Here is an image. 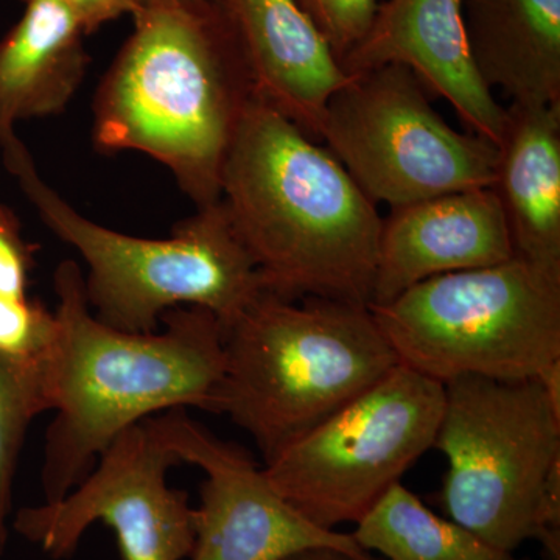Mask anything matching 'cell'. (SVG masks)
<instances>
[{"instance_id": "44dd1931", "label": "cell", "mask_w": 560, "mask_h": 560, "mask_svg": "<svg viewBox=\"0 0 560 560\" xmlns=\"http://www.w3.org/2000/svg\"><path fill=\"white\" fill-rule=\"evenodd\" d=\"M311 18L337 60L360 43L370 31L378 0H296Z\"/></svg>"}, {"instance_id": "8992f818", "label": "cell", "mask_w": 560, "mask_h": 560, "mask_svg": "<svg viewBox=\"0 0 560 560\" xmlns=\"http://www.w3.org/2000/svg\"><path fill=\"white\" fill-rule=\"evenodd\" d=\"M370 308L399 363L442 385L530 381L560 360V280L517 257L423 280Z\"/></svg>"}, {"instance_id": "ac0fdd59", "label": "cell", "mask_w": 560, "mask_h": 560, "mask_svg": "<svg viewBox=\"0 0 560 560\" xmlns=\"http://www.w3.org/2000/svg\"><path fill=\"white\" fill-rule=\"evenodd\" d=\"M352 536L363 550L388 560H525L434 514L401 482L357 523Z\"/></svg>"}, {"instance_id": "2e32d148", "label": "cell", "mask_w": 560, "mask_h": 560, "mask_svg": "<svg viewBox=\"0 0 560 560\" xmlns=\"http://www.w3.org/2000/svg\"><path fill=\"white\" fill-rule=\"evenodd\" d=\"M475 69L518 105H560V0H463Z\"/></svg>"}, {"instance_id": "9c48e42d", "label": "cell", "mask_w": 560, "mask_h": 560, "mask_svg": "<svg viewBox=\"0 0 560 560\" xmlns=\"http://www.w3.org/2000/svg\"><path fill=\"white\" fill-rule=\"evenodd\" d=\"M319 140L372 202L390 209L495 183L497 147L452 128L400 65L349 75L327 103Z\"/></svg>"}, {"instance_id": "30bf717a", "label": "cell", "mask_w": 560, "mask_h": 560, "mask_svg": "<svg viewBox=\"0 0 560 560\" xmlns=\"http://www.w3.org/2000/svg\"><path fill=\"white\" fill-rule=\"evenodd\" d=\"M176 464L153 420H143L117 436L62 499L22 508L13 528L54 559L72 556L98 522L116 534L124 560L189 559L195 508L184 490L168 485Z\"/></svg>"}, {"instance_id": "ffe728a7", "label": "cell", "mask_w": 560, "mask_h": 560, "mask_svg": "<svg viewBox=\"0 0 560 560\" xmlns=\"http://www.w3.org/2000/svg\"><path fill=\"white\" fill-rule=\"evenodd\" d=\"M49 412L43 388L0 359V555L9 540L13 481L28 427Z\"/></svg>"}, {"instance_id": "ba28073f", "label": "cell", "mask_w": 560, "mask_h": 560, "mask_svg": "<svg viewBox=\"0 0 560 560\" xmlns=\"http://www.w3.org/2000/svg\"><path fill=\"white\" fill-rule=\"evenodd\" d=\"M444 401L442 383L399 363L265 463V474L316 525H357L433 448Z\"/></svg>"}, {"instance_id": "d6986e66", "label": "cell", "mask_w": 560, "mask_h": 560, "mask_svg": "<svg viewBox=\"0 0 560 560\" xmlns=\"http://www.w3.org/2000/svg\"><path fill=\"white\" fill-rule=\"evenodd\" d=\"M58 345L60 323L55 311L31 296L0 294V359L39 385L47 404Z\"/></svg>"}, {"instance_id": "d4e9b609", "label": "cell", "mask_w": 560, "mask_h": 560, "mask_svg": "<svg viewBox=\"0 0 560 560\" xmlns=\"http://www.w3.org/2000/svg\"><path fill=\"white\" fill-rule=\"evenodd\" d=\"M541 388L550 400L552 410L560 415V360L552 361L537 375Z\"/></svg>"}, {"instance_id": "7402d4cb", "label": "cell", "mask_w": 560, "mask_h": 560, "mask_svg": "<svg viewBox=\"0 0 560 560\" xmlns=\"http://www.w3.org/2000/svg\"><path fill=\"white\" fill-rule=\"evenodd\" d=\"M36 245L22 232L21 220L13 209L0 201V294L28 296L35 268Z\"/></svg>"}, {"instance_id": "277c9868", "label": "cell", "mask_w": 560, "mask_h": 560, "mask_svg": "<svg viewBox=\"0 0 560 560\" xmlns=\"http://www.w3.org/2000/svg\"><path fill=\"white\" fill-rule=\"evenodd\" d=\"M0 150L44 224L80 254L88 304L114 329L150 334L165 313L180 307L208 311L226 329L267 293L221 200L197 208L168 237H136L86 219L62 200L40 178L16 131L0 136Z\"/></svg>"}, {"instance_id": "52a82bcc", "label": "cell", "mask_w": 560, "mask_h": 560, "mask_svg": "<svg viewBox=\"0 0 560 560\" xmlns=\"http://www.w3.org/2000/svg\"><path fill=\"white\" fill-rule=\"evenodd\" d=\"M433 448L448 470L440 493L451 521L503 551L536 539L545 482L560 463V415L537 378L445 383Z\"/></svg>"}, {"instance_id": "7a4b0ae2", "label": "cell", "mask_w": 560, "mask_h": 560, "mask_svg": "<svg viewBox=\"0 0 560 560\" xmlns=\"http://www.w3.org/2000/svg\"><path fill=\"white\" fill-rule=\"evenodd\" d=\"M220 200L267 291L371 304L377 205L326 147L257 98L224 162Z\"/></svg>"}, {"instance_id": "4316f807", "label": "cell", "mask_w": 560, "mask_h": 560, "mask_svg": "<svg viewBox=\"0 0 560 560\" xmlns=\"http://www.w3.org/2000/svg\"><path fill=\"white\" fill-rule=\"evenodd\" d=\"M140 2H143V0H139V5H140Z\"/></svg>"}, {"instance_id": "3957f363", "label": "cell", "mask_w": 560, "mask_h": 560, "mask_svg": "<svg viewBox=\"0 0 560 560\" xmlns=\"http://www.w3.org/2000/svg\"><path fill=\"white\" fill-rule=\"evenodd\" d=\"M135 31L95 94L102 153L160 162L197 208L221 198V173L253 90L215 0H143Z\"/></svg>"}, {"instance_id": "603a6c76", "label": "cell", "mask_w": 560, "mask_h": 560, "mask_svg": "<svg viewBox=\"0 0 560 560\" xmlns=\"http://www.w3.org/2000/svg\"><path fill=\"white\" fill-rule=\"evenodd\" d=\"M534 540L540 541L545 558L560 560V463L552 467L545 482Z\"/></svg>"}, {"instance_id": "e0dca14e", "label": "cell", "mask_w": 560, "mask_h": 560, "mask_svg": "<svg viewBox=\"0 0 560 560\" xmlns=\"http://www.w3.org/2000/svg\"><path fill=\"white\" fill-rule=\"evenodd\" d=\"M21 20L0 39V136L22 120L68 108L90 65L83 28L57 0H22Z\"/></svg>"}, {"instance_id": "5bb4252c", "label": "cell", "mask_w": 560, "mask_h": 560, "mask_svg": "<svg viewBox=\"0 0 560 560\" xmlns=\"http://www.w3.org/2000/svg\"><path fill=\"white\" fill-rule=\"evenodd\" d=\"M237 40L254 98L319 140L331 95L349 81L296 0H215Z\"/></svg>"}, {"instance_id": "4fadbf2b", "label": "cell", "mask_w": 560, "mask_h": 560, "mask_svg": "<svg viewBox=\"0 0 560 560\" xmlns=\"http://www.w3.org/2000/svg\"><path fill=\"white\" fill-rule=\"evenodd\" d=\"M510 230L492 187L453 191L390 209L378 238L370 305L416 283L514 259Z\"/></svg>"}, {"instance_id": "9a60e30c", "label": "cell", "mask_w": 560, "mask_h": 560, "mask_svg": "<svg viewBox=\"0 0 560 560\" xmlns=\"http://www.w3.org/2000/svg\"><path fill=\"white\" fill-rule=\"evenodd\" d=\"M495 183L517 259L560 280V105L506 108Z\"/></svg>"}, {"instance_id": "6da1fadb", "label": "cell", "mask_w": 560, "mask_h": 560, "mask_svg": "<svg viewBox=\"0 0 560 560\" xmlns=\"http://www.w3.org/2000/svg\"><path fill=\"white\" fill-rule=\"evenodd\" d=\"M60 345L49 377L50 411L40 485L57 501L124 431L171 410L217 411L224 329L197 307L165 313L164 329L135 334L95 318L83 270L62 260L54 275Z\"/></svg>"}, {"instance_id": "cb8c5ba5", "label": "cell", "mask_w": 560, "mask_h": 560, "mask_svg": "<svg viewBox=\"0 0 560 560\" xmlns=\"http://www.w3.org/2000/svg\"><path fill=\"white\" fill-rule=\"evenodd\" d=\"M75 18L86 36L101 31L103 25L136 13L139 0H57Z\"/></svg>"}, {"instance_id": "8fae6325", "label": "cell", "mask_w": 560, "mask_h": 560, "mask_svg": "<svg viewBox=\"0 0 560 560\" xmlns=\"http://www.w3.org/2000/svg\"><path fill=\"white\" fill-rule=\"evenodd\" d=\"M179 463L206 474L195 508L191 560H285L329 548L355 560H377L352 534L323 528L272 488L248 453L221 441L187 415L171 410L151 418Z\"/></svg>"}, {"instance_id": "484cf974", "label": "cell", "mask_w": 560, "mask_h": 560, "mask_svg": "<svg viewBox=\"0 0 560 560\" xmlns=\"http://www.w3.org/2000/svg\"><path fill=\"white\" fill-rule=\"evenodd\" d=\"M285 560H355L348 555H342L340 551L329 550V548H316V550H308L298 552Z\"/></svg>"}, {"instance_id": "7c38bea8", "label": "cell", "mask_w": 560, "mask_h": 560, "mask_svg": "<svg viewBox=\"0 0 560 560\" xmlns=\"http://www.w3.org/2000/svg\"><path fill=\"white\" fill-rule=\"evenodd\" d=\"M405 66L427 91L444 98L471 135L499 145L506 108L475 69L464 27L463 0H386L370 31L340 60L348 75Z\"/></svg>"}, {"instance_id": "5b68a950", "label": "cell", "mask_w": 560, "mask_h": 560, "mask_svg": "<svg viewBox=\"0 0 560 560\" xmlns=\"http://www.w3.org/2000/svg\"><path fill=\"white\" fill-rule=\"evenodd\" d=\"M397 364L370 305L267 291L224 329L215 415L245 430L268 463Z\"/></svg>"}]
</instances>
